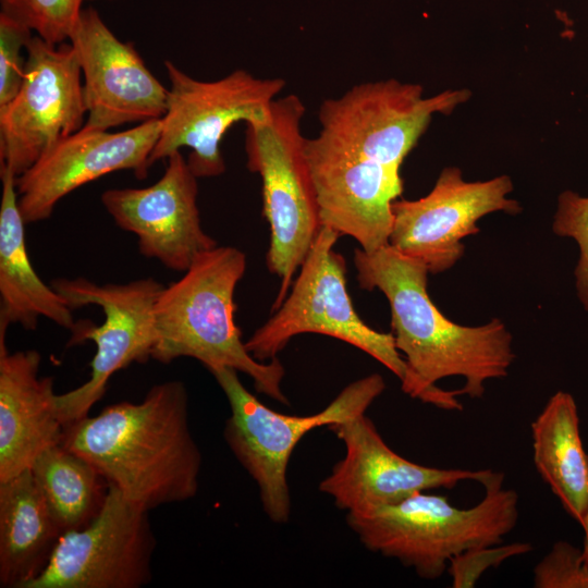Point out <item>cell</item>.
<instances>
[{"instance_id": "cell-1", "label": "cell", "mask_w": 588, "mask_h": 588, "mask_svg": "<svg viewBox=\"0 0 588 588\" xmlns=\"http://www.w3.org/2000/svg\"><path fill=\"white\" fill-rule=\"evenodd\" d=\"M362 289H378L391 310L395 346L404 355L413 399L445 411H463L460 395L480 399L485 382L504 378L515 360L513 336L493 318L463 326L446 318L428 294L427 267L390 244L375 252H354Z\"/></svg>"}, {"instance_id": "cell-2", "label": "cell", "mask_w": 588, "mask_h": 588, "mask_svg": "<svg viewBox=\"0 0 588 588\" xmlns=\"http://www.w3.org/2000/svg\"><path fill=\"white\" fill-rule=\"evenodd\" d=\"M61 444L147 511L198 492L201 453L182 381L158 383L138 403H115L66 424Z\"/></svg>"}, {"instance_id": "cell-3", "label": "cell", "mask_w": 588, "mask_h": 588, "mask_svg": "<svg viewBox=\"0 0 588 588\" xmlns=\"http://www.w3.org/2000/svg\"><path fill=\"white\" fill-rule=\"evenodd\" d=\"M245 270L242 250L217 245L199 254L181 279L164 285L155 305L151 358L169 364L191 357L208 370L233 368L250 377L258 393L289 405L281 389L285 369L280 359L253 357L235 323L234 292Z\"/></svg>"}, {"instance_id": "cell-4", "label": "cell", "mask_w": 588, "mask_h": 588, "mask_svg": "<svg viewBox=\"0 0 588 588\" xmlns=\"http://www.w3.org/2000/svg\"><path fill=\"white\" fill-rule=\"evenodd\" d=\"M504 478L489 469L479 482L485 494L469 509L422 491L394 505L348 512L346 522L369 551L397 560L420 578L437 579L456 554L499 544L514 529L518 494L504 488Z\"/></svg>"}, {"instance_id": "cell-5", "label": "cell", "mask_w": 588, "mask_h": 588, "mask_svg": "<svg viewBox=\"0 0 588 588\" xmlns=\"http://www.w3.org/2000/svg\"><path fill=\"white\" fill-rule=\"evenodd\" d=\"M306 111L294 94L275 98L245 132L247 169L262 182V211L270 226L268 270L280 278L272 309L287 296L297 269L321 229L316 189L302 132Z\"/></svg>"}, {"instance_id": "cell-6", "label": "cell", "mask_w": 588, "mask_h": 588, "mask_svg": "<svg viewBox=\"0 0 588 588\" xmlns=\"http://www.w3.org/2000/svg\"><path fill=\"white\" fill-rule=\"evenodd\" d=\"M209 371L230 405L224 439L256 482L262 509L275 524H285L290 518L287 465L302 438L318 427L365 414L385 389L383 377L370 373L347 384L322 411L295 416L274 412L262 404L241 382L237 370L217 367Z\"/></svg>"}, {"instance_id": "cell-7", "label": "cell", "mask_w": 588, "mask_h": 588, "mask_svg": "<svg viewBox=\"0 0 588 588\" xmlns=\"http://www.w3.org/2000/svg\"><path fill=\"white\" fill-rule=\"evenodd\" d=\"M339 234L321 226L292 291L273 316L245 341L253 357L269 362L302 333H319L346 342L392 371L404 391L409 383L406 362L392 332H379L356 313L346 285V262L334 252Z\"/></svg>"}, {"instance_id": "cell-8", "label": "cell", "mask_w": 588, "mask_h": 588, "mask_svg": "<svg viewBox=\"0 0 588 588\" xmlns=\"http://www.w3.org/2000/svg\"><path fill=\"white\" fill-rule=\"evenodd\" d=\"M170 88L160 134L149 157V167L187 147V163L199 177L224 173L220 144L236 122L261 119L285 87L283 78H259L235 70L217 81H199L166 61Z\"/></svg>"}, {"instance_id": "cell-9", "label": "cell", "mask_w": 588, "mask_h": 588, "mask_svg": "<svg viewBox=\"0 0 588 588\" xmlns=\"http://www.w3.org/2000/svg\"><path fill=\"white\" fill-rule=\"evenodd\" d=\"M51 286L71 308L97 305L105 315L101 326L81 321L71 330L72 344L93 341L96 353L89 379L69 392L57 394V408L65 426L87 416L105 394L114 372L151 358L156 342L155 305L164 285L152 278L122 284L58 278Z\"/></svg>"}, {"instance_id": "cell-10", "label": "cell", "mask_w": 588, "mask_h": 588, "mask_svg": "<svg viewBox=\"0 0 588 588\" xmlns=\"http://www.w3.org/2000/svg\"><path fill=\"white\" fill-rule=\"evenodd\" d=\"M468 89L425 97L422 87L394 78L360 83L322 101L319 136L360 159L401 169L437 113H451Z\"/></svg>"}, {"instance_id": "cell-11", "label": "cell", "mask_w": 588, "mask_h": 588, "mask_svg": "<svg viewBox=\"0 0 588 588\" xmlns=\"http://www.w3.org/2000/svg\"><path fill=\"white\" fill-rule=\"evenodd\" d=\"M26 52L23 83L0 109V167L16 176L79 131L87 117L81 66L70 42L52 44L34 36Z\"/></svg>"}, {"instance_id": "cell-12", "label": "cell", "mask_w": 588, "mask_h": 588, "mask_svg": "<svg viewBox=\"0 0 588 588\" xmlns=\"http://www.w3.org/2000/svg\"><path fill=\"white\" fill-rule=\"evenodd\" d=\"M147 510L114 486L83 528L63 532L51 558L26 588H139L152 578L156 538Z\"/></svg>"}, {"instance_id": "cell-13", "label": "cell", "mask_w": 588, "mask_h": 588, "mask_svg": "<svg viewBox=\"0 0 588 588\" xmlns=\"http://www.w3.org/2000/svg\"><path fill=\"white\" fill-rule=\"evenodd\" d=\"M513 188L507 175L469 182L461 169L444 168L426 196L393 201L389 244L422 262L429 273L444 272L463 257L462 241L479 233L481 218L497 211H522L519 203L507 197Z\"/></svg>"}, {"instance_id": "cell-14", "label": "cell", "mask_w": 588, "mask_h": 588, "mask_svg": "<svg viewBox=\"0 0 588 588\" xmlns=\"http://www.w3.org/2000/svg\"><path fill=\"white\" fill-rule=\"evenodd\" d=\"M69 41L82 72L87 111L84 128L109 131L164 115L168 89L133 44L120 40L97 10L83 9Z\"/></svg>"}, {"instance_id": "cell-15", "label": "cell", "mask_w": 588, "mask_h": 588, "mask_svg": "<svg viewBox=\"0 0 588 588\" xmlns=\"http://www.w3.org/2000/svg\"><path fill=\"white\" fill-rule=\"evenodd\" d=\"M328 428L343 442L345 455L319 483V491L348 512L394 505L417 492L454 489L480 480L489 469H445L424 466L394 452L365 414Z\"/></svg>"}, {"instance_id": "cell-16", "label": "cell", "mask_w": 588, "mask_h": 588, "mask_svg": "<svg viewBox=\"0 0 588 588\" xmlns=\"http://www.w3.org/2000/svg\"><path fill=\"white\" fill-rule=\"evenodd\" d=\"M167 159L164 173L155 184L110 188L100 199L115 224L137 236L142 255L185 272L199 254L218 244L201 226L198 177L180 150Z\"/></svg>"}, {"instance_id": "cell-17", "label": "cell", "mask_w": 588, "mask_h": 588, "mask_svg": "<svg viewBox=\"0 0 588 588\" xmlns=\"http://www.w3.org/2000/svg\"><path fill=\"white\" fill-rule=\"evenodd\" d=\"M159 134L160 119L115 133L82 127L61 139L16 177L25 223L48 219L63 197L105 174L132 170L146 177Z\"/></svg>"}, {"instance_id": "cell-18", "label": "cell", "mask_w": 588, "mask_h": 588, "mask_svg": "<svg viewBox=\"0 0 588 588\" xmlns=\"http://www.w3.org/2000/svg\"><path fill=\"white\" fill-rule=\"evenodd\" d=\"M306 154L321 226L353 237L368 253L389 245L401 169L360 159L319 135L307 138Z\"/></svg>"}, {"instance_id": "cell-19", "label": "cell", "mask_w": 588, "mask_h": 588, "mask_svg": "<svg viewBox=\"0 0 588 588\" xmlns=\"http://www.w3.org/2000/svg\"><path fill=\"white\" fill-rule=\"evenodd\" d=\"M35 350L9 353L0 333V481L28 468L64 433L50 377H39Z\"/></svg>"}, {"instance_id": "cell-20", "label": "cell", "mask_w": 588, "mask_h": 588, "mask_svg": "<svg viewBox=\"0 0 588 588\" xmlns=\"http://www.w3.org/2000/svg\"><path fill=\"white\" fill-rule=\"evenodd\" d=\"M0 333L20 324L35 330L40 317L72 330L73 308L36 273L27 254L25 221L19 207L16 175L0 167Z\"/></svg>"}, {"instance_id": "cell-21", "label": "cell", "mask_w": 588, "mask_h": 588, "mask_svg": "<svg viewBox=\"0 0 588 588\" xmlns=\"http://www.w3.org/2000/svg\"><path fill=\"white\" fill-rule=\"evenodd\" d=\"M62 531L30 468L0 481V586L26 588L47 566Z\"/></svg>"}, {"instance_id": "cell-22", "label": "cell", "mask_w": 588, "mask_h": 588, "mask_svg": "<svg viewBox=\"0 0 588 588\" xmlns=\"http://www.w3.org/2000/svg\"><path fill=\"white\" fill-rule=\"evenodd\" d=\"M534 463L566 513L583 522L588 510V455L572 394L558 391L531 422Z\"/></svg>"}, {"instance_id": "cell-23", "label": "cell", "mask_w": 588, "mask_h": 588, "mask_svg": "<svg viewBox=\"0 0 588 588\" xmlns=\"http://www.w3.org/2000/svg\"><path fill=\"white\" fill-rule=\"evenodd\" d=\"M30 471L62 534L86 526L100 512L109 491L101 474L62 444L44 451Z\"/></svg>"}, {"instance_id": "cell-24", "label": "cell", "mask_w": 588, "mask_h": 588, "mask_svg": "<svg viewBox=\"0 0 588 588\" xmlns=\"http://www.w3.org/2000/svg\"><path fill=\"white\" fill-rule=\"evenodd\" d=\"M85 0H1L2 10L13 14L37 36L52 44L69 40Z\"/></svg>"}, {"instance_id": "cell-25", "label": "cell", "mask_w": 588, "mask_h": 588, "mask_svg": "<svg viewBox=\"0 0 588 588\" xmlns=\"http://www.w3.org/2000/svg\"><path fill=\"white\" fill-rule=\"evenodd\" d=\"M552 230L558 236L573 238L579 248L574 270L577 296L588 311V196L566 189L558 197Z\"/></svg>"}, {"instance_id": "cell-26", "label": "cell", "mask_w": 588, "mask_h": 588, "mask_svg": "<svg viewBox=\"0 0 588 588\" xmlns=\"http://www.w3.org/2000/svg\"><path fill=\"white\" fill-rule=\"evenodd\" d=\"M32 28L13 14L0 12V109L17 94L24 78Z\"/></svg>"}, {"instance_id": "cell-27", "label": "cell", "mask_w": 588, "mask_h": 588, "mask_svg": "<svg viewBox=\"0 0 588 588\" xmlns=\"http://www.w3.org/2000/svg\"><path fill=\"white\" fill-rule=\"evenodd\" d=\"M532 551L529 542L481 546L467 549L453 556L446 572L453 588H473L490 568L499 567L504 561Z\"/></svg>"}, {"instance_id": "cell-28", "label": "cell", "mask_w": 588, "mask_h": 588, "mask_svg": "<svg viewBox=\"0 0 588 588\" xmlns=\"http://www.w3.org/2000/svg\"><path fill=\"white\" fill-rule=\"evenodd\" d=\"M536 588H588V563L583 550L556 541L534 569Z\"/></svg>"}, {"instance_id": "cell-29", "label": "cell", "mask_w": 588, "mask_h": 588, "mask_svg": "<svg viewBox=\"0 0 588 588\" xmlns=\"http://www.w3.org/2000/svg\"><path fill=\"white\" fill-rule=\"evenodd\" d=\"M583 529H584V534H585V538H584V549H583V552H584V555H585V559L588 563V510H587V513L583 519V522L580 523Z\"/></svg>"}]
</instances>
